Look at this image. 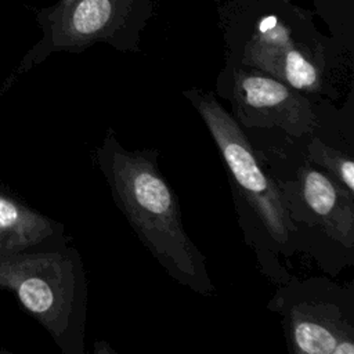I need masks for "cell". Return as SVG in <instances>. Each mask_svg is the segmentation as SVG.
Returning <instances> with one entry per match:
<instances>
[{"label":"cell","mask_w":354,"mask_h":354,"mask_svg":"<svg viewBox=\"0 0 354 354\" xmlns=\"http://www.w3.org/2000/svg\"><path fill=\"white\" fill-rule=\"evenodd\" d=\"M93 158L115 205L165 272L201 296H214L206 257L185 231L178 195L160 173L159 151L127 149L109 127Z\"/></svg>","instance_id":"obj_1"},{"label":"cell","mask_w":354,"mask_h":354,"mask_svg":"<svg viewBox=\"0 0 354 354\" xmlns=\"http://www.w3.org/2000/svg\"><path fill=\"white\" fill-rule=\"evenodd\" d=\"M243 131L286 203L299 253L332 278L354 266V194L307 159L304 137L275 129Z\"/></svg>","instance_id":"obj_2"},{"label":"cell","mask_w":354,"mask_h":354,"mask_svg":"<svg viewBox=\"0 0 354 354\" xmlns=\"http://www.w3.org/2000/svg\"><path fill=\"white\" fill-rule=\"evenodd\" d=\"M213 138L224 163L243 242L260 272L275 285L289 278L281 259L299 253L286 203L243 129L216 94L198 87L183 90Z\"/></svg>","instance_id":"obj_3"},{"label":"cell","mask_w":354,"mask_h":354,"mask_svg":"<svg viewBox=\"0 0 354 354\" xmlns=\"http://www.w3.org/2000/svg\"><path fill=\"white\" fill-rule=\"evenodd\" d=\"M10 283L64 353H84L88 282L79 252L66 239L12 260Z\"/></svg>","instance_id":"obj_4"},{"label":"cell","mask_w":354,"mask_h":354,"mask_svg":"<svg viewBox=\"0 0 354 354\" xmlns=\"http://www.w3.org/2000/svg\"><path fill=\"white\" fill-rule=\"evenodd\" d=\"M281 317L293 354H354V285L329 277L289 278L266 304Z\"/></svg>","instance_id":"obj_5"},{"label":"cell","mask_w":354,"mask_h":354,"mask_svg":"<svg viewBox=\"0 0 354 354\" xmlns=\"http://www.w3.org/2000/svg\"><path fill=\"white\" fill-rule=\"evenodd\" d=\"M216 91L243 129H275L300 138L315 126V98L256 68L231 62L220 73Z\"/></svg>","instance_id":"obj_6"},{"label":"cell","mask_w":354,"mask_h":354,"mask_svg":"<svg viewBox=\"0 0 354 354\" xmlns=\"http://www.w3.org/2000/svg\"><path fill=\"white\" fill-rule=\"evenodd\" d=\"M238 50L232 62L263 71L300 93L330 101L340 95L328 76L319 50L293 41L282 26L261 25L259 33Z\"/></svg>","instance_id":"obj_7"},{"label":"cell","mask_w":354,"mask_h":354,"mask_svg":"<svg viewBox=\"0 0 354 354\" xmlns=\"http://www.w3.org/2000/svg\"><path fill=\"white\" fill-rule=\"evenodd\" d=\"M120 21V0H69L54 40L75 50L98 40L115 41Z\"/></svg>","instance_id":"obj_8"},{"label":"cell","mask_w":354,"mask_h":354,"mask_svg":"<svg viewBox=\"0 0 354 354\" xmlns=\"http://www.w3.org/2000/svg\"><path fill=\"white\" fill-rule=\"evenodd\" d=\"M62 239V224L0 195V248L18 252Z\"/></svg>","instance_id":"obj_9"},{"label":"cell","mask_w":354,"mask_h":354,"mask_svg":"<svg viewBox=\"0 0 354 354\" xmlns=\"http://www.w3.org/2000/svg\"><path fill=\"white\" fill-rule=\"evenodd\" d=\"M94 354H116V350L112 348L109 346V343L104 342V340H95L94 342V348H93Z\"/></svg>","instance_id":"obj_10"}]
</instances>
